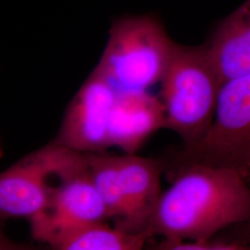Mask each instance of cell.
Listing matches in <instances>:
<instances>
[{
  "label": "cell",
  "instance_id": "6da1fadb",
  "mask_svg": "<svg viewBox=\"0 0 250 250\" xmlns=\"http://www.w3.org/2000/svg\"><path fill=\"white\" fill-rule=\"evenodd\" d=\"M170 186L162 191L146 232L154 238L205 243L250 218V187L236 170L161 159Z\"/></svg>",
  "mask_w": 250,
  "mask_h": 250
},
{
  "label": "cell",
  "instance_id": "7a4b0ae2",
  "mask_svg": "<svg viewBox=\"0 0 250 250\" xmlns=\"http://www.w3.org/2000/svg\"><path fill=\"white\" fill-rule=\"evenodd\" d=\"M165 129L182 139V147L197 145L214 119L223 82L204 44L175 46L161 82Z\"/></svg>",
  "mask_w": 250,
  "mask_h": 250
},
{
  "label": "cell",
  "instance_id": "3957f363",
  "mask_svg": "<svg viewBox=\"0 0 250 250\" xmlns=\"http://www.w3.org/2000/svg\"><path fill=\"white\" fill-rule=\"evenodd\" d=\"M177 45L155 14L112 21L107 45L94 69L117 92H144L161 83Z\"/></svg>",
  "mask_w": 250,
  "mask_h": 250
},
{
  "label": "cell",
  "instance_id": "277c9868",
  "mask_svg": "<svg viewBox=\"0 0 250 250\" xmlns=\"http://www.w3.org/2000/svg\"><path fill=\"white\" fill-rule=\"evenodd\" d=\"M84 156L91 181L109 219L115 221L113 226L125 232H146L162 193L161 159L106 151Z\"/></svg>",
  "mask_w": 250,
  "mask_h": 250
},
{
  "label": "cell",
  "instance_id": "5b68a950",
  "mask_svg": "<svg viewBox=\"0 0 250 250\" xmlns=\"http://www.w3.org/2000/svg\"><path fill=\"white\" fill-rule=\"evenodd\" d=\"M177 162H195L238 171H250V73L224 83L214 119L205 136L195 146L167 157Z\"/></svg>",
  "mask_w": 250,
  "mask_h": 250
},
{
  "label": "cell",
  "instance_id": "8992f818",
  "mask_svg": "<svg viewBox=\"0 0 250 250\" xmlns=\"http://www.w3.org/2000/svg\"><path fill=\"white\" fill-rule=\"evenodd\" d=\"M82 153L50 141L0 172V224L33 219L49 203L61 175L80 161Z\"/></svg>",
  "mask_w": 250,
  "mask_h": 250
},
{
  "label": "cell",
  "instance_id": "52a82bcc",
  "mask_svg": "<svg viewBox=\"0 0 250 250\" xmlns=\"http://www.w3.org/2000/svg\"><path fill=\"white\" fill-rule=\"evenodd\" d=\"M109 220L90 178L83 153L80 162L61 175L45 210L29 224L34 240L50 249L76 232Z\"/></svg>",
  "mask_w": 250,
  "mask_h": 250
},
{
  "label": "cell",
  "instance_id": "ba28073f",
  "mask_svg": "<svg viewBox=\"0 0 250 250\" xmlns=\"http://www.w3.org/2000/svg\"><path fill=\"white\" fill-rule=\"evenodd\" d=\"M116 96V90L94 70L70 102L53 141L80 153L107 151Z\"/></svg>",
  "mask_w": 250,
  "mask_h": 250
},
{
  "label": "cell",
  "instance_id": "9c48e42d",
  "mask_svg": "<svg viewBox=\"0 0 250 250\" xmlns=\"http://www.w3.org/2000/svg\"><path fill=\"white\" fill-rule=\"evenodd\" d=\"M164 128L160 97L148 91L117 92L108 125L109 147L135 154L152 134Z\"/></svg>",
  "mask_w": 250,
  "mask_h": 250
},
{
  "label": "cell",
  "instance_id": "30bf717a",
  "mask_svg": "<svg viewBox=\"0 0 250 250\" xmlns=\"http://www.w3.org/2000/svg\"><path fill=\"white\" fill-rule=\"evenodd\" d=\"M204 45L223 83L250 73V0L221 20Z\"/></svg>",
  "mask_w": 250,
  "mask_h": 250
},
{
  "label": "cell",
  "instance_id": "8fae6325",
  "mask_svg": "<svg viewBox=\"0 0 250 250\" xmlns=\"http://www.w3.org/2000/svg\"><path fill=\"white\" fill-rule=\"evenodd\" d=\"M149 235L125 232L106 224H98L74 233L50 250H146Z\"/></svg>",
  "mask_w": 250,
  "mask_h": 250
},
{
  "label": "cell",
  "instance_id": "7c38bea8",
  "mask_svg": "<svg viewBox=\"0 0 250 250\" xmlns=\"http://www.w3.org/2000/svg\"><path fill=\"white\" fill-rule=\"evenodd\" d=\"M146 250H250V244H208V242L178 241L161 238L157 242L149 239Z\"/></svg>",
  "mask_w": 250,
  "mask_h": 250
},
{
  "label": "cell",
  "instance_id": "4fadbf2b",
  "mask_svg": "<svg viewBox=\"0 0 250 250\" xmlns=\"http://www.w3.org/2000/svg\"><path fill=\"white\" fill-rule=\"evenodd\" d=\"M0 250H45L44 247L33 243H21L12 240L0 224Z\"/></svg>",
  "mask_w": 250,
  "mask_h": 250
},
{
  "label": "cell",
  "instance_id": "5bb4252c",
  "mask_svg": "<svg viewBox=\"0 0 250 250\" xmlns=\"http://www.w3.org/2000/svg\"><path fill=\"white\" fill-rule=\"evenodd\" d=\"M246 181L248 182V184H249V186L250 187V173L247 176V178H246ZM245 225H246V227L248 228L247 229V232H248V233H247V235H248V238L250 239V220L247 222V223H245Z\"/></svg>",
  "mask_w": 250,
  "mask_h": 250
},
{
  "label": "cell",
  "instance_id": "9a60e30c",
  "mask_svg": "<svg viewBox=\"0 0 250 250\" xmlns=\"http://www.w3.org/2000/svg\"><path fill=\"white\" fill-rule=\"evenodd\" d=\"M3 156V148H2V145H1V141H0V159Z\"/></svg>",
  "mask_w": 250,
  "mask_h": 250
}]
</instances>
